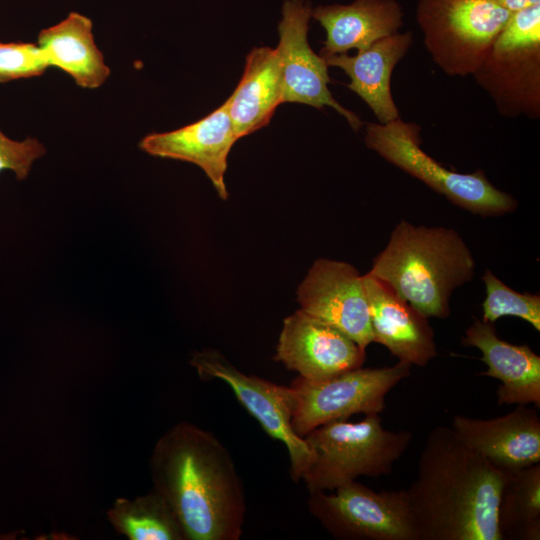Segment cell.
Listing matches in <instances>:
<instances>
[{
    "label": "cell",
    "mask_w": 540,
    "mask_h": 540,
    "mask_svg": "<svg viewBox=\"0 0 540 540\" xmlns=\"http://www.w3.org/2000/svg\"><path fill=\"white\" fill-rule=\"evenodd\" d=\"M153 490L177 517L185 540H239L246 515L241 478L224 444L187 422L169 428L150 457Z\"/></svg>",
    "instance_id": "cell-1"
},
{
    "label": "cell",
    "mask_w": 540,
    "mask_h": 540,
    "mask_svg": "<svg viewBox=\"0 0 540 540\" xmlns=\"http://www.w3.org/2000/svg\"><path fill=\"white\" fill-rule=\"evenodd\" d=\"M505 472L450 426L430 431L405 489L419 540H502L497 505Z\"/></svg>",
    "instance_id": "cell-2"
},
{
    "label": "cell",
    "mask_w": 540,
    "mask_h": 540,
    "mask_svg": "<svg viewBox=\"0 0 540 540\" xmlns=\"http://www.w3.org/2000/svg\"><path fill=\"white\" fill-rule=\"evenodd\" d=\"M475 267L472 252L456 230L401 220L367 273L426 317L446 319L453 291L473 279Z\"/></svg>",
    "instance_id": "cell-3"
},
{
    "label": "cell",
    "mask_w": 540,
    "mask_h": 540,
    "mask_svg": "<svg viewBox=\"0 0 540 540\" xmlns=\"http://www.w3.org/2000/svg\"><path fill=\"white\" fill-rule=\"evenodd\" d=\"M304 439L313 449L315 460L301 480L312 493L333 491L359 476L390 474L408 449L412 434L383 428L381 417L374 414L358 422L323 424Z\"/></svg>",
    "instance_id": "cell-4"
},
{
    "label": "cell",
    "mask_w": 540,
    "mask_h": 540,
    "mask_svg": "<svg viewBox=\"0 0 540 540\" xmlns=\"http://www.w3.org/2000/svg\"><path fill=\"white\" fill-rule=\"evenodd\" d=\"M421 127L401 117L385 124L367 123L365 144L380 157L420 180L457 207L481 217L512 213L518 206L510 194L496 188L483 170H449L422 148Z\"/></svg>",
    "instance_id": "cell-5"
},
{
    "label": "cell",
    "mask_w": 540,
    "mask_h": 540,
    "mask_svg": "<svg viewBox=\"0 0 540 540\" xmlns=\"http://www.w3.org/2000/svg\"><path fill=\"white\" fill-rule=\"evenodd\" d=\"M472 76L503 117L540 118V4L510 15Z\"/></svg>",
    "instance_id": "cell-6"
},
{
    "label": "cell",
    "mask_w": 540,
    "mask_h": 540,
    "mask_svg": "<svg viewBox=\"0 0 540 540\" xmlns=\"http://www.w3.org/2000/svg\"><path fill=\"white\" fill-rule=\"evenodd\" d=\"M510 15L492 0H419L416 7L424 46L451 77L476 71Z\"/></svg>",
    "instance_id": "cell-7"
},
{
    "label": "cell",
    "mask_w": 540,
    "mask_h": 540,
    "mask_svg": "<svg viewBox=\"0 0 540 540\" xmlns=\"http://www.w3.org/2000/svg\"><path fill=\"white\" fill-rule=\"evenodd\" d=\"M411 365L356 368L319 380L296 377L289 385L294 404L291 425L303 437L313 429L355 414L374 415L385 409L389 391L410 375Z\"/></svg>",
    "instance_id": "cell-8"
},
{
    "label": "cell",
    "mask_w": 540,
    "mask_h": 540,
    "mask_svg": "<svg viewBox=\"0 0 540 540\" xmlns=\"http://www.w3.org/2000/svg\"><path fill=\"white\" fill-rule=\"evenodd\" d=\"M309 493V513L339 540H419L405 489L376 492L357 481Z\"/></svg>",
    "instance_id": "cell-9"
},
{
    "label": "cell",
    "mask_w": 540,
    "mask_h": 540,
    "mask_svg": "<svg viewBox=\"0 0 540 540\" xmlns=\"http://www.w3.org/2000/svg\"><path fill=\"white\" fill-rule=\"evenodd\" d=\"M191 366L204 380L220 379L272 438L281 441L290 458V475L299 482L315 460V453L291 425L294 395L290 386L247 375L215 350L196 352Z\"/></svg>",
    "instance_id": "cell-10"
},
{
    "label": "cell",
    "mask_w": 540,
    "mask_h": 540,
    "mask_svg": "<svg viewBox=\"0 0 540 540\" xmlns=\"http://www.w3.org/2000/svg\"><path fill=\"white\" fill-rule=\"evenodd\" d=\"M312 8L305 0H286L278 25L279 42L275 48L281 76L282 103H300L322 109L331 107L343 116L354 131L363 122L352 111L339 104L328 84V65L308 43Z\"/></svg>",
    "instance_id": "cell-11"
},
{
    "label": "cell",
    "mask_w": 540,
    "mask_h": 540,
    "mask_svg": "<svg viewBox=\"0 0 540 540\" xmlns=\"http://www.w3.org/2000/svg\"><path fill=\"white\" fill-rule=\"evenodd\" d=\"M300 309L332 325L362 349L374 342L363 275L349 263L318 259L297 290Z\"/></svg>",
    "instance_id": "cell-12"
},
{
    "label": "cell",
    "mask_w": 540,
    "mask_h": 540,
    "mask_svg": "<svg viewBox=\"0 0 540 540\" xmlns=\"http://www.w3.org/2000/svg\"><path fill=\"white\" fill-rule=\"evenodd\" d=\"M366 350L332 325L299 309L286 317L275 360L309 380L362 367Z\"/></svg>",
    "instance_id": "cell-13"
},
{
    "label": "cell",
    "mask_w": 540,
    "mask_h": 540,
    "mask_svg": "<svg viewBox=\"0 0 540 540\" xmlns=\"http://www.w3.org/2000/svg\"><path fill=\"white\" fill-rule=\"evenodd\" d=\"M238 140L225 101L201 120L179 129L151 133L139 143L141 150L161 158L186 161L199 166L222 199L228 196L225 185L227 158Z\"/></svg>",
    "instance_id": "cell-14"
},
{
    "label": "cell",
    "mask_w": 540,
    "mask_h": 540,
    "mask_svg": "<svg viewBox=\"0 0 540 540\" xmlns=\"http://www.w3.org/2000/svg\"><path fill=\"white\" fill-rule=\"evenodd\" d=\"M451 427L468 447L502 471L540 463V418L527 405L486 420L455 415Z\"/></svg>",
    "instance_id": "cell-15"
},
{
    "label": "cell",
    "mask_w": 540,
    "mask_h": 540,
    "mask_svg": "<svg viewBox=\"0 0 540 540\" xmlns=\"http://www.w3.org/2000/svg\"><path fill=\"white\" fill-rule=\"evenodd\" d=\"M363 283L374 342L385 346L400 361L426 366L437 355L428 317L378 278L366 273Z\"/></svg>",
    "instance_id": "cell-16"
},
{
    "label": "cell",
    "mask_w": 540,
    "mask_h": 540,
    "mask_svg": "<svg viewBox=\"0 0 540 540\" xmlns=\"http://www.w3.org/2000/svg\"><path fill=\"white\" fill-rule=\"evenodd\" d=\"M464 346L476 347L488 369L480 374L501 381L497 403L533 404L540 408V357L528 345H515L497 335L494 323L477 318L461 339Z\"/></svg>",
    "instance_id": "cell-17"
},
{
    "label": "cell",
    "mask_w": 540,
    "mask_h": 540,
    "mask_svg": "<svg viewBox=\"0 0 540 540\" xmlns=\"http://www.w3.org/2000/svg\"><path fill=\"white\" fill-rule=\"evenodd\" d=\"M413 42L410 31L386 36L355 55L347 53L323 57L328 66L342 69L349 77L347 87L372 110L378 123L400 117L391 92L392 73Z\"/></svg>",
    "instance_id": "cell-18"
},
{
    "label": "cell",
    "mask_w": 540,
    "mask_h": 540,
    "mask_svg": "<svg viewBox=\"0 0 540 540\" xmlns=\"http://www.w3.org/2000/svg\"><path fill=\"white\" fill-rule=\"evenodd\" d=\"M312 18L326 32L322 57L361 52L376 41L397 33L403 24V11L396 0H355L350 4L320 5Z\"/></svg>",
    "instance_id": "cell-19"
},
{
    "label": "cell",
    "mask_w": 540,
    "mask_h": 540,
    "mask_svg": "<svg viewBox=\"0 0 540 540\" xmlns=\"http://www.w3.org/2000/svg\"><path fill=\"white\" fill-rule=\"evenodd\" d=\"M226 101L238 139L268 125L282 103L280 66L275 48L260 46L248 53L242 77Z\"/></svg>",
    "instance_id": "cell-20"
},
{
    "label": "cell",
    "mask_w": 540,
    "mask_h": 540,
    "mask_svg": "<svg viewBox=\"0 0 540 540\" xmlns=\"http://www.w3.org/2000/svg\"><path fill=\"white\" fill-rule=\"evenodd\" d=\"M37 45L49 67L63 70L83 88L100 87L110 75L94 41L92 20L83 14L70 12L59 23L41 30Z\"/></svg>",
    "instance_id": "cell-21"
},
{
    "label": "cell",
    "mask_w": 540,
    "mask_h": 540,
    "mask_svg": "<svg viewBox=\"0 0 540 540\" xmlns=\"http://www.w3.org/2000/svg\"><path fill=\"white\" fill-rule=\"evenodd\" d=\"M497 525L502 540L540 539L539 463L505 472L497 505Z\"/></svg>",
    "instance_id": "cell-22"
},
{
    "label": "cell",
    "mask_w": 540,
    "mask_h": 540,
    "mask_svg": "<svg viewBox=\"0 0 540 540\" xmlns=\"http://www.w3.org/2000/svg\"><path fill=\"white\" fill-rule=\"evenodd\" d=\"M107 518L129 540H185L174 512L154 490L134 499H116Z\"/></svg>",
    "instance_id": "cell-23"
},
{
    "label": "cell",
    "mask_w": 540,
    "mask_h": 540,
    "mask_svg": "<svg viewBox=\"0 0 540 540\" xmlns=\"http://www.w3.org/2000/svg\"><path fill=\"white\" fill-rule=\"evenodd\" d=\"M482 280L486 288L482 303L483 321L494 323L503 316H515L540 331V295L517 292L488 269Z\"/></svg>",
    "instance_id": "cell-24"
},
{
    "label": "cell",
    "mask_w": 540,
    "mask_h": 540,
    "mask_svg": "<svg viewBox=\"0 0 540 540\" xmlns=\"http://www.w3.org/2000/svg\"><path fill=\"white\" fill-rule=\"evenodd\" d=\"M48 67L37 44L0 42V83L40 76Z\"/></svg>",
    "instance_id": "cell-25"
},
{
    "label": "cell",
    "mask_w": 540,
    "mask_h": 540,
    "mask_svg": "<svg viewBox=\"0 0 540 540\" xmlns=\"http://www.w3.org/2000/svg\"><path fill=\"white\" fill-rule=\"evenodd\" d=\"M45 153V147L37 139L14 141L0 130V172L12 170L18 180H23L28 176L32 163Z\"/></svg>",
    "instance_id": "cell-26"
},
{
    "label": "cell",
    "mask_w": 540,
    "mask_h": 540,
    "mask_svg": "<svg viewBox=\"0 0 540 540\" xmlns=\"http://www.w3.org/2000/svg\"><path fill=\"white\" fill-rule=\"evenodd\" d=\"M511 14L527 7L540 4V0H492Z\"/></svg>",
    "instance_id": "cell-27"
}]
</instances>
